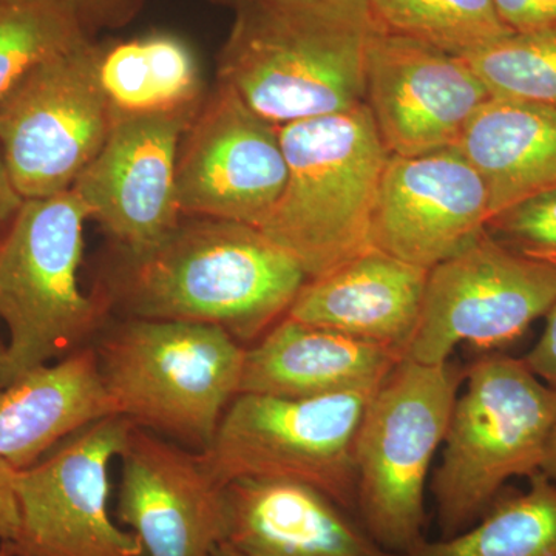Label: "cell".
Here are the masks:
<instances>
[{
  "instance_id": "6da1fadb",
  "label": "cell",
  "mask_w": 556,
  "mask_h": 556,
  "mask_svg": "<svg viewBox=\"0 0 556 556\" xmlns=\"http://www.w3.org/2000/svg\"><path fill=\"white\" fill-rule=\"evenodd\" d=\"M306 280L255 226L182 217L148 248L115 247L97 298L108 313L215 325L244 345L287 317Z\"/></svg>"
},
{
  "instance_id": "7a4b0ae2",
  "label": "cell",
  "mask_w": 556,
  "mask_h": 556,
  "mask_svg": "<svg viewBox=\"0 0 556 556\" xmlns=\"http://www.w3.org/2000/svg\"><path fill=\"white\" fill-rule=\"evenodd\" d=\"M218 83L276 126L365 102L379 30L368 0H237Z\"/></svg>"
},
{
  "instance_id": "3957f363",
  "label": "cell",
  "mask_w": 556,
  "mask_h": 556,
  "mask_svg": "<svg viewBox=\"0 0 556 556\" xmlns=\"http://www.w3.org/2000/svg\"><path fill=\"white\" fill-rule=\"evenodd\" d=\"M278 131L287 185L257 229L311 280L375 249L372 215L390 153L365 102Z\"/></svg>"
},
{
  "instance_id": "277c9868",
  "label": "cell",
  "mask_w": 556,
  "mask_h": 556,
  "mask_svg": "<svg viewBox=\"0 0 556 556\" xmlns=\"http://www.w3.org/2000/svg\"><path fill=\"white\" fill-rule=\"evenodd\" d=\"M91 345L119 415L193 452L240 394L247 346L215 325L123 317Z\"/></svg>"
},
{
  "instance_id": "5b68a950",
  "label": "cell",
  "mask_w": 556,
  "mask_h": 556,
  "mask_svg": "<svg viewBox=\"0 0 556 556\" xmlns=\"http://www.w3.org/2000/svg\"><path fill=\"white\" fill-rule=\"evenodd\" d=\"M431 482L441 538L473 526L514 478L541 471L556 391L522 358L489 354L466 369Z\"/></svg>"
},
{
  "instance_id": "8992f818",
  "label": "cell",
  "mask_w": 556,
  "mask_h": 556,
  "mask_svg": "<svg viewBox=\"0 0 556 556\" xmlns=\"http://www.w3.org/2000/svg\"><path fill=\"white\" fill-rule=\"evenodd\" d=\"M86 204L70 189L24 200L0 244V317L10 332L0 387L89 345L109 313L79 287Z\"/></svg>"
},
{
  "instance_id": "52a82bcc",
  "label": "cell",
  "mask_w": 556,
  "mask_h": 556,
  "mask_svg": "<svg viewBox=\"0 0 556 556\" xmlns=\"http://www.w3.org/2000/svg\"><path fill=\"white\" fill-rule=\"evenodd\" d=\"M466 371L402 358L369 397L354 445L357 518L396 555L426 541V489Z\"/></svg>"
},
{
  "instance_id": "ba28073f",
  "label": "cell",
  "mask_w": 556,
  "mask_h": 556,
  "mask_svg": "<svg viewBox=\"0 0 556 556\" xmlns=\"http://www.w3.org/2000/svg\"><path fill=\"white\" fill-rule=\"evenodd\" d=\"M375 391L318 397L240 393L200 453L219 485L237 478H287L316 486L357 517L354 445Z\"/></svg>"
},
{
  "instance_id": "9c48e42d",
  "label": "cell",
  "mask_w": 556,
  "mask_h": 556,
  "mask_svg": "<svg viewBox=\"0 0 556 556\" xmlns=\"http://www.w3.org/2000/svg\"><path fill=\"white\" fill-rule=\"evenodd\" d=\"M100 61L90 39L36 65L0 101V153L22 199L72 189L104 146L112 112Z\"/></svg>"
},
{
  "instance_id": "30bf717a",
  "label": "cell",
  "mask_w": 556,
  "mask_h": 556,
  "mask_svg": "<svg viewBox=\"0 0 556 556\" xmlns=\"http://www.w3.org/2000/svg\"><path fill=\"white\" fill-rule=\"evenodd\" d=\"M556 303V266L504 247L489 232L428 273L408 361L447 364L460 343L508 345Z\"/></svg>"
},
{
  "instance_id": "8fae6325",
  "label": "cell",
  "mask_w": 556,
  "mask_h": 556,
  "mask_svg": "<svg viewBox=\"0 0 556 556\" xmlns=\"http://www.w3.org/2000/svg\"><path fill=\"white\" fill-rule=\"evenodd\" d=\"M135 424L115 415L83 428L25 470L14 471L20 533L9 556H148L110 515V466Z\"/></svg>"
},
{
  "instance_id": "7c38bea8",
  "label": "cell",
  "mask_w": 556,
  "mask_h": 556,
  "mask_svg": "<svg viewBox=\"0 0 556 556\" xmlns=\"http://www.w3.org/2000/svg\"><path fill=\"white\" fill-rule=\"evenodd\" d=\"M278 129L236 90L218 83L179 144L182 217L230 219L257 228L287 185Z\"/></svg>"
},
{
  "instance_id": "4fadbf2b",
  "label": "cell",
  "mask_w": 556,
  "mask_h": 556,
  "mask_svg": "<svg viewBox=\"0 0 556 556\" xmlns=\"http://www.w3.org/2000/svg\"><path fill=\"white\" fill-rule=\"evenodd\" d=\"M490 98L463 58L382 28L372 36L365 105L390 155L455 148L468 121Z\"/></svg>"
},
{
  "instance_id": "5bb4252c",
  "label": "cell",
  "mask_w": 556,
  "mask_h": 556,
  "mask_svg": "<svg viewBox=\"0 0 556 556\" xmlns=\"http://www.w3.org/2000/svg\"><path fill=\"white\" fill-rule=\"evenodd\" d=\"M197 115L112 118L104 146L72 189L116 248H148L182 218L177 195L178 150Z\"/></svg>"
},
{
  "instance_id": "9a60e30c",
  "label": "cell",
  "mask_w": 556,
  "mask_h": 556,
  "mask_svg": "<svg viewBox=\"0 0 556 556\" xmlns=\"http://www.w3.org/2000/svg\"><path fill=\"white\" fill-rule=\"evenodd\" d=\"M484 179L459 149L390 155L372 215V248L431 269L485 232Z\"/></svg>"
},
{
  "instance_id": "2e32d148",
  "label": "cell",
  "mask_w": 556,
  "mask_h": 556,
  "mask_svg": "<svg viewBox=\"0 0 556 556\" xmlns=\"http://www.w3.org/2000/svg\"><path fill=\"white\" fill-rule=\"evenodd\" d=\"M116 519L148 556H211L225 543L223 486L199 452L135 426L118 456Z\"/></svg>"
},
{
  "instance_id": "e0dca14e",
  "label": "cell",
  "mask_w": 556,
  "mask_h": 556,
  "mask_svg": "<svg viewBox=\"0 0 556 556\" xmlns=\"http://www.w3.org/2000/svg\"><path fill=\"white\" fill-rule=\"evenodd\" d=\"M225 543L243 556H401L316 486L287 478L223 485Z\"/></svg>"
},
{
  "instance_id": "ac0fdd59",
  "label": "cell",
  "mask_w": 556,
  "mask_h": 556,
  "mask_svg": "<svg viewBox=\"0 0 556 556\" xmlns=\"http://www.w3.org/2000/svg\"><path fill=\"white\" fill-rule=\"evenodd\" d=\"M430 269L371 249L306 280L287 317L393 348L405 357Z\"/></svg>"
},
{
  "instance_id": "d6986e66",
  "label": "cell",
  "mask_w": 556,
  "mask_h": 556,
  "mask_svg": "<svg viewBox=\"0 0 556 556\" xmlns=\"http://www.w3.org/2000/svg\"><path fill=\"white\" fill-rule=\"evenodd\" d=\"M402 358L393 348L285 317L247 346L240 393L318 397L376 391Z\"/></svg>"
},
{
  "instance_id": "ffe728a7",
  "label": "cell",
  "mask_w": 556,
  "mask_h": 556,
  "mask_svg": "<svg viewBox=\"0 0 556 556\" xmlns=\"http://www.w3.org/2000/svg\"><path fill=\"white\" fill-rule=\"evenodd\" d=\"M119 415L93 345L0 387V459L25 470L83 428Z\"/></svg>"
},
{
  "instance_id": "44dd1931",
  "label": "cell",
  "mask_w": 556,
  "mask_h": 556,
  "mask_svg": "<svg viewBox=\"0 0 556 556\" xmlns=\"http://www.w3.org/2000/svg\"><path fill=\"white\" fill-rule=\"evenodd\" d=\"M456 148L484 179L490 219L556 190V110L492 97L468 121Z\"/></svg>"
},
{
  "instance_id": "7402d4cb",
  "label": "cell",
  "mask_w": 556,
  "mask_h": 556,
  "mask_svg": "<svg viewBox=\"0 0 556 556\" xmlns=\"http://www.w3.org/2000/svg\"><path fill=\"white\" fill-rule=\"evenodd\" d=\"M100 76L112 118L197 115L207 98L195 51L172 33L101 43Z\"/></svg>"
},
{
  "instance_id": "603a6c76",
  "label": "cell",
  "mask_w": 556,
  "mask_h": 556,
  "mask_svg": "<svg viewBox=\"0 0 556 556\" xmlns=\"http://www.w3.org/2000/svg\"><path fill=\"white\" fill-rule=\"evenodd\" d=\"M402 556H556V482L538 471L525 492L506 486L464 532Z\"/></svg>"
},
{
  "instance_id": "cb8c5ba5",
  "label": "cell",
  "mask_w": 556,
  "mask_h": 556,
  "mask_svg": "<svg viewBox=\"0 0 556 556\" xmlns=\"http://www.w3.org/2000/svg\"><path fill=\"white\" fill-rule=\"evenodd\" d=\"M382 30L466 58L511 35L493 0H368Z\"/></svg>"
},
{
  "instance_id": "d4e9b609",
  "label": "cell",
  "mask_w": 556,
  "mask_h": 556,
  "mask_svg": "<svg viewBox=\"0 0 556 556\" xmlns=\"http://www.w3.org/2000/svg\"><path fill=\"white\" fill-rule=\"evenodd\" d=\"M90 39L64 0H0V101L36 65Z\"/></svg>"
},
{
  "instance_id": "484cf974",
  "label": "cell",
  "mask_w": 556,
  "mask_h": 556,
  "mask_svg": "<svg viewBox=\"0 0 556 556\" xmlns=\"http://www.w3.org/2000/svg\"><path fill=\"white\" fill-rule=\"evenodd\" d=\"M463 60L492 97L556 110V27L511 33Z\"/></svg>"
},
{
  "instance_id": "4316f807",
  "label": "cell",
  "mask_w": 556,
  "mask_h": 556,
  "mask_svg": "<svg viewBox=\"0 0 556 556\" xmlns=\"http://www.w3.org/2000/svg\"><path fill=\"white\" fill-rule=\"evenodd\" d=\"M486 232L518 254L556 266V190L501 212Z\"/></svg>"
},
{
  "instance_id": "83f0119b",
  "label": "cell",
  "mask_w": 556,
  "mask_h": 556,
  "mask_svg": "<svg viewBox=\"0 0 556 556\" xmlns=\"http://www.w3.org/2000/svg\"><path fill=\"white\" fill-rule=\"evenodd\" d=\"M78 17L87 35L101 30H118L129 25L146 0H64Z\"/></svg>"
},
{
  "instance_id": "f1b7e54d",
  "label": "cell",
  "mask_w": 556,
  "mask_h": 556,
  "mask_svg": "<svg viewBox=\"0 0 556 556\" xmlns=\"http://www.w3.org/2000/svg\"><path fill=\"white\" fill-rule=\"evenodd\" d=\"M501 20L514 33L556 27V0H493Z\"/></svg>"
},
{
  "instance_id": "f546056e",
  "label": "cell",
  "mask_w": 556,
  "mask_h": 556,
  "mask_svg": "<svg viewBox=\"0 0 556 556\" xmlns=\"http://www.w3.org/2000/svg\"><path fill=\"white\" fill-rule=\"evenodd\" d=\"M522 361L538 379L556 391V303L546 314L543 336Z\"/></svg>"
},
{
  "instance_id": "4dcf8cb0",
  "label": "cell",
  "mask_w": 556,
  "mask_h": 556,
  "mask_svg": "<svg viewBox=\"0 0 556 556\" xmlns=\"http://www.w3.org/2000/svg\"><path fill=\"white\" fill-rule=\"evenodd\" d=\"M14 471L0 459V544L13 543L20 533V506L14 492Z\"/></svg>"
},
{
  "instance_id": "1f68e13d",
  "label": "cell",
  "mask_w": 556,
  "mask_h": 556,
  "mask_svg": "<svg viewBox=\"0 0 556 556\" xmlns=\"http://www.w3.org/2000/svg\"><path fill=\"white\" fill-rule=\"evenodd\" d=\"M22 203H24V199L14 188L5 163H3L2 153H0V244L5 239L11 223L16 218Z\"/></svg>"
},
{
  "instance_id": "d6a6232c",
  "label": "cell",
  "mask_w": 556,
  "mask_h": 556,
  "mask_svg": "<svg viewBox=\"0 0 556 556\" xmlns=\"http://www.w3.org/2000/svg\"><path fill=\"white\" fill-rule=\"evenodd\" d=\"M541 471H543L548 479L556 482V426L554 431H552L551 441H548L547 452L546 456H544Z\"/></svg>"
},
{
  "instance_id": "836d02e7",
  "label": "cell",
  "mask_w": 556,
  "mask_h": 556,
  "mask_svg": "<svg viewBox=\"0 0 556 556\" xmlns=\"http://www.w3.org/2000/svg\"><path fill=\"white\" fill-rule=\"evenodd\" d=\"M211 556H243L239 554V552L236 551V548H232L229 546V544L222 543L217 548H215L214 552H212Z\"/></svg>"
},
{
  "instance_id": "e575fe53",
  "label": "cell",
  "mask_w": 556,
  "mask_h": 556,
  "mask_svg": "<svg viewBox=\"0 0 556 556\" xmlns=\"http://www.w3.org/2000/svg\"><path fill=\"white\" fill-rule=\"evenodd\" d=\"M208 2H214V3H222V5H229V7H232L233 3L237 2V0H208Z\"/></svg>"
},
{
  "instance_id": "d590c367",
  "label": "cell",
  "mask_w": 556,
  "mask_h": 556,
  "mask_svg": "<svg viewBox=\"0 0 556 556\" xmlns=\"http://www.w3.org/2000/svg\"><path fill=\"white\" fill-rule=\"evenodd\" d=\"M3 354H5V345H2V342H0V362H2Z\"/></svg>"
},
{
  "instance_id": "8d00e7d4",
  "label": "cell",
  "mask_w": 556,
  "mask_h": 556,
  "mask_svg": "<svg viewBox=\"0 0 556 556\" xmlns=\"http://www.w3.org/2000/svg\"><path fill=\"white\" fill-rule=\"evenodd\" d=\"M0 556H9V555H3V554H0Z\"/></svg>"
}]
</instances>
